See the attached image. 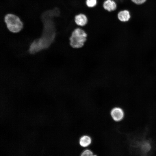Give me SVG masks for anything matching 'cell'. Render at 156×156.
Returning a JSON list of instances; mask_svg holds the SVG:
<instances>
[{
    "mask_svg": "<svg viewBox=\"0 0 156 156\" xmlns=\"http://www.w3.org/2000/svg\"><path fill=\"white\" fill-rule=\"evenodd\" d=\"M55 16L50 11H46L42 15L43 29L41 37L35 40L31 44L29 53L34 54L48 48L53 42L55 36V29L53 19Z\"/></svg>",
    "mask_w": 156,
    "mask_h": 156,
    "instance_id": "cell-1",
    "label": "cell"
},
{
    "mask_svg": "<svg viewBox=\"0 0 156 156\" xmlns=\"http://www.w3.org/2000/svg\"><path fill=\"white\" fill-rule=\"evenodd\" d=\"M87 34L80 28H75L72 32L69 38L70 45L74 48L82 47L86 40Z\"/></svg>",
    "mask_w": 156,
    "mask_h": 156,
    "instance_id": "cell-2",
    "label": "cell"
},
{
    "mask_svg": "<svg viewBox=\"0 0 156 156\" xmlns=\"http://www.w3.org/2000/svg\"><path fill=\"white\" fill-rule=\"evenodd\" d=\"M4 19L8 28L11 32H18L23 28V23L20 18L14 14H8L5 16Z\"/></svg>",
    "mask_w": 156,
    "mask_h": 156,
    "instance_id": "cell-3",
    "label": "cell"
},
{
    "mask_svg": "<svg viewBox=\"0 0 156 156\" xmlns=\"http://www.w3.org/2000/svg\"><path fill=\"white\" fill-rule=\"evenodd\" d=\"M113 119L116 122H119L123 120L125 116L123 109L119 107H115L112 109L110 112Z\"/></svg>",
    "mask_w": 156,
    "mask_h": 156,
    "instance_id": "cell-4",
    "label": "cell"
},
{
    "mask_svg": "<svg viewBox=\"0 0 156 156\" xmlns=\"http://www.w3.org/2000/svg\"><path fill=\"white\" fill-rule=\"evenodd\" d=\"M74 22L77 25L83 27L86 25L88 22V18L85 14L80 13L76 14L74 17Z\"/></svg>",
    "mask_w": 156,
    "mask_h": 156,
    "instance_id": "cell-5",
    "label": "cell"
},
{
    "mask_svg": "<svg viewBox=\"0 0 156 156\" xmlns=\"http://www.w3.org/2000/svg\"><path fill=\"white\" fill-rule=\"evenodd\" d=\"M103 6L105 10L110 12L116 10L117 5L114 0H105L103 3Z\"/></svg>",
    "mask_w": 156,
    "mask_h": 156,
    "instance_id": "cell-6",
    "label": "cell"
},
{
    "mask_svg": "<svg viewBox=\"0 0 156 156\" xmlns=\"http://www.w3.org/2000/svg\"><path fill=\"white\" fill-rule=\"evenodd\" d=\"M117 17L118 19L120 21L126 22L129 20L131 15L129 11L125 10L118 12L117 14Z\"/></svg>",
    "mask_w": 156,
    "mask_h": 156,
    "instance_id": "cell-7",
    "label": "cell"
},
{
    "mask_svg": "<svg viewBox=\"0 0 156 156\" xmlns=\"http://www.w3.org/2000/svg\"><path fill=\"white\" fill-rule=\"evenodd\" d=\"M91 139L90 136L87 135H84L80 138L79 140V144L82 147H86L91 144Z\"/></svg>",
    "mask_w": 156,
    "mask_h": 156,
    "instance_id": "cell-8",
    "label": "cell"
},
{
    "mask_svg": "<svg viewBox=\"0 0 156 156\" xmlns=\"http://www.w3.org/2000/svg\"><path fill=\"white\" fill-rule=\"evenodd\" d=\"M85 3L88 8H93L97 5L98 0H86Z\"/></svg>",
    "mask_w": 156,
    "mask_h": 156,
    "instance_id": "cell-9",
    "label": "cell"
},
{
    "mask_svg": "<svg viewBox=\"0 0 156 156\" xmlns=\"http://www.w3.org/2000/svg\"><path fill=\"white\" fill-rule=\"evenodd\" d=\"M80 156H97L94 155L93 153L89 149H86L84 150L81 153Z\"/></svg>",
    "mask_w": 156,
    "mask_h": 156,
    "instance_id": "cell-10",
    "label": "cell"
},
{
    "mask_svg": "<svg viewBox=\"0 0 156 156\" xmlns=\"http://www.w3.org/2000/svg\"><path fill=\"white\" fill-rule=\"evenodd\" d=\"M132 1L135 3L140 5L146 2V0H131Z\"/></svg>",
    "mask_w": 156,
    "mask_h": 156,
    "instance_id": "cell-11",
    "label": "cell"
},
{
    "mask_svg": "<svg viewBox=\"0 0 156 156\" xmlns=\"http://www.w3.org/2000/svg\"><path fill=\"white\" fill-rule=\"evenodd\" d=\"M115 0V1H116V0L117 1H120L121 0Z\"/></svg>",
    "mask_w": 156,
    "mask_h": 156,
    "instance_id": "cell-12",
    "label": "cell"
}]
</instances>
